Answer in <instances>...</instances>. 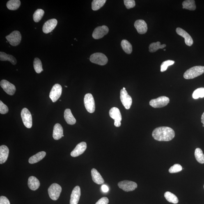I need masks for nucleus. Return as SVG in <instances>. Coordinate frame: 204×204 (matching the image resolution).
I'll use <instances>...</instances> for the list:
<instances>
[{
    "mask_svg": "<svg viewBox=\"0 0 204 204\" xmlns=\"http://www.w3.org/2000/svg\"><path fill=\"white\" fill-rule=\"evenodd\" d=\"M122 89L126 90V88H122Z\"/></svg>",
    "mask_w": 204,
    "mask_h": 204,
    "instance_id": "45",
    "label": "nucleus"
},
{
    "mask_svg": "<svg viewBox=\"0 0 204 204\" xmlns=\"http://www.w3.org/2000/svg\"><path fill=\"white\" fill-rule=\"evenodd\" d=\"M120 100L126 109L128 110L130 109L132 100V97L128 94L126 90L122 89L121 90Z\"/></svg>",
    "mask_w": 204,
    "mask_h": 204,
    "instance_id": "9",
    "label": "nucleus"
},
{
    "mask_svg": "<svg viewBox=\"0 0 204 204\" xmlns=\"http://www.w3.org/2000/svg\"><path fill=\"white\" fill-rule=\"evenodd\" d=\"M109 114L110 117L114 120V125L116 127L121 125L122 116L120 110L117 107H113L110 110Z\"/></svg>",
    "mask_w": 204,
    "mask_h": 204,
    "instance_id": "10",
    "label": "nucleus"
},
{
    "mask_svg": "<svg viewBox=\"0 0 204 204\" xmlns=\"http://www.w3.org/2000/svg\"><path fill=\"white\" fill-rule=\"evenodd\" d=\"M121 46L123 50L128 54H130L132 51V46L128 41L123 40L121 42Z\"/></svg>",
    "mask_w": 204,
    "mask_h": 204,
    "instance_id": "29",
    "label": "nucleus"
},
{
    "mask_svg": "<svg viewBox=\"0 0 204 204\" xmlns=\"http://www.w3.org/2000/svg\"><path fill=\"white\" fill-rule=\"evenodd\" d=\"M0 60L1 61H9L14 65H16L17 63V60L15 57L2 51L0 52Z\"/></svg>",
    "mask_w": 204,
    "mask_h": 204,
    "instance_id": "25",
    "label": "nucleus"
},
{
    "mask_svg": "<svg viewBox=\"0 0 204 204\" xmlns=\"http://www.w3.org/2000/svg\"><path fill=\"white\" fill-rule=\"evenodd\" d=\"M170 100L166 96H161L150 101V105L155 108L165 107L169 103Z\"/></svg>",
    "mask_w": 204,
    "mask_h": 204,
    "instance_id": "4",
    "label": "nucleus"
},
{
    "mask_svg": "<svg viewBox=\"0 0 204 204\" xmlns=\"http://www.w3.org/2000/svg\"><path fill=\"white\" fill-rule=\"evenodd\" d=\"M174 63V61L170 60H167V61L163 62L161 65V72L165 71L167 69L168 66L173 65Z\"/></svg>",
    "mask_w": 204,
    "mask_h": 204,
    "instance_id": "37",
    "label": "nucleus"
},
{
    "mask_svg": "<svg viewBox=\"0 0 204 204\" xmlns=\"http://www.w3.org/2000/svg\"><path fill=\"white\" fill-rule=\"evenodd\" d=\"M118 185L120 189L126 192L134 191L137 187V184L136 183L128 180L119 182Z\"/></svg>",
    "mask_w": 204,
    "mask_h": 204,
    "instance_id": "12",
    "label": "nucleus"
},
{
    "mask_svg": "<svg viewBox=\"0 0 204 204\" xmlns=\"http://www.w3.org/2000/svg\"><path fill=\"white\" fill-rule=\"evenodd\" d=\"M109 202L108 198L106 197H103L99 200L95 204H108Z\"/></svg>",
    "mask_w": 204,
    "mask_h": 204,
    "instance_id": "41",
    "label": "nucleus"
},
{
    "mask_svg": "<svg viewBox=\"0 0 204 204\" xmlns=\"http://www.w3.org/2000/svg\"><path fill=\"white\" fill-rule=\"evenodd\" d=\"M21 3L19 0H10L7 3V7L11 10H16L21 6Z\"/></svg>",
    "mask_w": 204,
    "mask_h": 204,
    "instance_id": "27",
    "label": "nucleus"
},
{
    "mask_svg": "<svg viewBox=\"0 0 204 204\" xmlns=\"http://www.w3.org/2000/svg\"><path fill=\"white\" fill-rule=\"evenodd\" d=\"M8 112V109L7 106L3 103L0 101V113L2 114H5Z\"/></svg>",
    "mask_w": 204,
    "mask_h": 204,
    "instance_id": "40",
    "label": "nucleus"
},
{
    "mask_svg": "<svg viewBox=\"0 0 204 204\" xmlns=\"http://www.w3.org/2000/svg\"><path fill=\"white\" fill-rule=\"evenodd\" d=\"M65 88H67V86H65Z\"/></svg>",
    "mask_w": 204,
    "mask_h": 204,
    "instance_id": "46",
    "label": "nucleus"
},
{
    "mask_svg": "<svg viewBox=\"0 0 204 204\" xmlns=\"http://www.w3.org/2000/svg\"><path fill=\"white\" fill-rule=\"evenodd\" d=\"M102 190L104 192H107L109 190V188L106 185H103L102 186Z\"/></svg>",
    "mask_w": 204,
    "mask_h": 204,
    "instance_id": "43",
    "label": "nucleus"
},
{
    "mask_svg": "<svg viewBox=\"0 0 204 204\" xmlns=\"http://www.w3.org/2000/svg\"><path fill=\"white\" fill-rule=\"evenodd\" d=\"M166 44L161 45L160 42H154L151 44L149 46V51L150 52L153 53L158 50L159 49H163L166 47Z\"/></svg>",
    "mask_w": 204,
    "mask_h": 204,
    "instance_id": "30",
    "label": "nucleus"
},
{
    "mask_svg": "<svg viewBox=\"0 0 204 204\" xmlns=\"http://www.w3.org/2000/svg\"><path fill=\"white\" fill-rule=\"evenodd\" d=\"M81 189L79 186H76L73 190L71 195L70 204H78L81 196Z\"/></svg>",
    "mask_w": 204,
    "mask_h": 204,
    "instance_id": "19",
    "label": "nucleus"
},
{
    "mask_svg": "<svg viewBox=\"0 0 204 204\" xmlns=\"http://www.w3.org/2000/svg\"><path fill=\"white\" fill-rule=\"evenodd\" d=\"M58 21L56 19H50L45 23L42 28L43 32L45 34L50 33L56 27Z\"/></svg>",
    "mask_w": 204,
    "mask_h": 204,
    "instance_id": "15",
    "label": "nucleus"
},
{
    "mask_svg": "<svg viewBox=\"0 0 204 204\" xmlns=\"http://www.w3.org/2000/svg\"><path fill=\"white\" fill-rule=\"evenodd\" d=\"M192 97L194 99L204 97V88H198L195 90L192 94Z\"/></svg>",
    "mask_w": 204,
    "mask_h": 204,
    "instance_id": "36",
    "label": "nucleus"
},
{
    "mask_svg": "<svg viewBox=\"0 0 204 204\" xmlns=\"http://www.w3.org/2000/svg\"><path fill=\"white\" fill-rule=\"evenodd\" d=\"M92 63L100 65L106 64L108 61V58L105 55L101 53H96L91 55L90 58Z\"/></svg>",
    "mask_w": 204,
    "mask_h": 204,
    "instance_id": "3",
    "label": "nucleus"
},
{
    "mask_svg": "<svg viewBox=\"0 0 204 204\" xmlns=\"http://www.w3.org/2000/svg\"><path fill=\"white\" fill-rule=\"evenodd\" d=\"M109 31V29L107 26H98L95 28L92 34V37L96 40H98L103 38L105 35L107 34Z\"/></svg>",
    "mask_w": 204,
    "mask_h": 204,
    "instance_id": "13",
    "label": "nucleus"
},
{
    "mask_svg": "<svg viewBox=\"0 0 204 204\" xmlns=\"http://www.w3.org/2000/svg\"><path fill=\"white\" fill-rule=\"evenodd\" d=\"M33 66L35 71L38 74H40L43 71L42 62L38 58H35L33 61Z\"/></svg>",
    "mask_w": 204,
    "mask_h": 204,
    "instance_id": "33",
    "label": "nucleus"
},
{
    "mask_svg": "<svg viewBox=\"0 0 204 204\" xmlns=\"http://www.w3.org/2000/svg\"><path fill=\"white\" fill-rule=\"evenodd\" d=\"M195 156L196 160L201 164L204 163V155L203 151L199 148H197L195 151Z\"/></svg>",
    "mask_w": 204,
    "mask_h": 204,
    "instance_id": "34",
    "label": "nucleus"
},
{
    "mask_svg": "<svg viewBox=\"0 0 204 204\" xmlns=\"http://www.w3.org/2000/svg\"><path fill=\"white\" fill-rule=\"evenodd\" d=\"M164 197L170 203L177 204L178 202V200L175 195L170 192H166L164 194Z\"/></svg>",
    "mask_w": 204,
    "mask_h": 204,
    "instance_id": "31",
    "label": "nucleus"
},
{
    "mask_svg": "<svg viewBox=\"0 0 204 204\" xmlns=\"http://www.w3.org/2000/svg\"><path fill=\"white\" fill-rule=\"evenodd\" d=\"M46 155L45 152L42 151L38 152L36 155H34L31 157L28 160V162L30 164H34L38 163L39 161L42 160L45 157Z\"/></svg>",
    "mask_w": 204,
    "mask_h": 204,
    "instance_id": "26",
    "label": "nucleus"
},
{
    "mask_svg": "<svg viewBox=\"0 0 204 204\" xmlns=\"http://www.w3.org/2000/svg\"><path fill=\"white\" fill-rule=\"evenodd\" d=\"M44 14V11L41 9H38L35 12L33 15V19L35 22H40Z\"/></svg>",
    "mask_w": 204,
    "mask_h": 204,
    "instance_id": "35",
    "label": "nucleus"
},
{
    "mask_svg": "<svg viewBox=\"0 0 204 204\" xmlns=\"http://www.w3.org/2000/svg\"><path fill=\"white\" fill-rule=\"evenodd\" d=\"M134 26L138 33L140 34H144L146 33L148 31V26L146 23L143 20L140 19L136 20L135 22Z\"/></svg>",
    "mask_w": 204,
    "mask_h": 204,
    "instance_id": "18",
    "label": "nucleus"
},
{
    "mask_svg": "<svg viewBox=\"0 0 204 204\" xmlns=\"http://www.w3.org/2000/svg\"><path fill=\"white\" fill-rule=\"evenodd\" d=\"M63 129L61 125L59 123H57L55 125L53 130V137L55 140H59L63 137Z\"/></svg>",
    "mask_w": 204,
    "mask_h": 204,
    "instance_id": "21",
    "label": "nucleus"
},
{
    "mask_svg": "<svg viewBox=\"0 0 204 204\" xmlns=\"http://www.w3.org/2000/svg\"><path fill=\"white\" fill-rule=\"evenodd\" d=\"M183 8L189 10H194L196 9V6L194 0H186L182 3Z\"/></svg>",
    "mask_w": 204,
    "mask_h": 204,
    "instance_id": "28",
    "label": "nucleus"
},
{
    "mask_svg": "<svg viewBox=\"0 0 204 204\" xmlns=\"http://www.w3.org/2000/svg\"><path fill=\"white\" fill-rule=\"evenodd\" d=\"M84 104L88 112L93 113L94 112L95 109V100L91 93H87L85 95Z\"/></svg>",
    "mask_w": 204,
    "mask_h": 204,
    "instance_id": "5",
    "label": "nucleus"
},
{
    "mask_svg": "<svg viewBox=\"0 0 204 204\" xmlns=\"http://www.w3.org/2000/svg\"><path fill=\"white\" fill-rule=\"evenodd\" d=\"M87 145V144L85 142H82L78 144L70 154L71 156L72 157H77L82 154L86 150Z\"/></svg>",
    "mask_w": 204,
    "mask_h": 204,
    "instance_id": "16",
    "label": "nucleus"
},
{
    "mask_svg": "<svg viewBox=\"0 0 204 204\" xmlns=\"http://www.w3.org/2000/svg\"><path fill=\"white\" fill-rule=\"evenodd\" d=\"M106 0H93L92 3V9L97 11L102 7L106 2Z\"/></svg>",
    "mask_w": 204,
    "mask_h": 204,
    "instance_id": "32",
    "label": "nucleus"
},
{
    "mask_svg": "<svg viewBox=\"0 0 204 204\" xmlns=\"http://www.w3.org/2000/svg\"><path fill=\"white\" fill-rule=\"evenodd\" d=\"M11 45L16 46L20 43L22 36L19 31H14L5 37Z\"/></svg>",
    "mask_w": 204,
    "mask_h": 204,
    "instance_id": "8",
    "label": "nucleus"
},
{
    "mask_svg": "<svg viewBox=\"0 0 204 204\" xmlns=\"http://www.w3.org/2000/svg\"><path fill=\"white\" fill-rule=\"evenodd\" d=\"M48 191L50 197L52 200H56L59 198L62 191V188L59 184L54 183L50 186Z\"/></svg>",
    "mask_w": 204,
    "mask_h": 204,
    "instance_id": "6",
    "label": "nucleus"
},
{
    "mask_svg": "<svg viewBox=\"0 0 204 204\" xmlns=\"http://www.w3.org/2000/svg\"><path fill=\"white\" fill-rule=\"evenodd\" d=\"M28 184L29 188L33 191L36 190L40 185V181L34 176H31L28 178Z\"/></svg>",
    "mask_w": 204,
    "mask_h": 204,
    "instance_id": "22",
    "label": "nucleus"
},
{
    "mask_svg": "<svg viewBox=\"0 0 204 204\" xmlns=\"http://www.w3.org/2000/svg\"></svg>",
    "mask_w": 204,
    "mask_h": 204,
    "instance_id": "49",
    "label": "nucleus"
},
{
    "mask_svg": "<svg viewBox=\"0 0 204 204\" xmlns=\"http://www.w3.org/2000/svg\"><path fill=\"white\" fill-rule=\"evenodd\" d=\"M182 167L180 164H175L170 168L168 171L170 173H175L182 171Z\"/></svg>",
    "mask_w": 204,
    "mask_h": 204,
    "instance_id": "38",
    "label": "nucleus"
},
{
    "mask_svg": "<svg viewBox=\"0 0 204 204\" xmlns=\"http://www.w3.org/2000/svg\"><path fill=\"white\" fill-rule=\"evenodd\" d=\"M0 204H10L9 200L5 196L0 197Z\"/></svg>",
    "mask_w": 204,
    "mask_h": 204,
    "instance_id": "42",
    "label": "nucleus"
},
{
    "mask_svg": "<svg viewBox=\"0 0 204 204\" xmlns=\"http://www.w3.org/2000/svg\"><path fill=\"white\" fill-rule=\"evenodd\" d=\"M204 73V66H196L192 67L184 73L183 77L186 79H192Z\"/></svg>",
    "mask_w": 204,
    "mask_h": 204,
    "instance_id": "2",
    "label": "nucleus"
},
{
    "mask_svg": "<svg viewBox=\"0 0 204 204\" xmlns=\"http://www.w3.org/2000/svg\"><path fill=\"white\" fill-rule=\"evenodd\" d=\"M9 150L5 145L0 146V164H3L6 162L8 159Z\"/></svg>",
    "mask_w": 204,
    "mask_h": 204,
    "instance_id": "20",
    "label": "nucleus"
},
{
    "mask_svg": "<svg viewBox=\"0 0 204 204\" xmlns=\"http://www.w3.org/2000/svg\"><path fill=\"white\" fill-rule=\"evenodd\" d=\"M21 116L24 126L27 128H31L32 126V118L31 113L27 108H24L22 110Z\"/></svg>",
    "mask_w": 204,
    "mask_h": 204,
    "instance_id": "7",
    "label": "nucleus"
},
{
    "mask_svg": "<svg viewBox=\"0 0 204 204\" xmlns=\"http://www.w3.org/2000/svg\"><path fill=\"white\" fill-rule=\"evenodd\" d=\"M201 121L202 123L203 124V125H204V112L203 113V114L202 115L201 118Z\"/></svg>",
    "mask_w": 204,
    "mask_h": 204,
    "instance_id": "44",
    "label": "nucleus"
},
{
    "mask_svg": "<svg viewBox=\"0 0 204 204\" xmlns=\"http://www.w3.org/2000/svg\"><path fill=\"white\" fill-rule=\"evenodd\" d=\"M176 32L179 35L181 36L184 39L186 45L191 46L193 44V40L191 36L187 32L180 28H177L176 30Z\"/></svg>",
    "mask_w": 204,
    "mask_h": 204,
    "instance_id": "17",
    "label": "nucleus"
},
{
    "mask_svg": "<svg viewBox=\"0 0 204 204\" xmlns=\"http://www.w3.org/2000/svg\"><path fill=\"white\" fill-rule=\"evenodd\" d=\"M154 139L158 141L171 140L175 136L174 131L168 127H159L154 129L152 133Z\"/></svg>",
    "mask_w": 204,
    "mask_h": 204,
    "instance_id": "1",
    "label": "nucleus"
},
{
    "mask_svg": "<svg viewBox=\"0 0 204 204\" xmlns=\"http://www.w3.org/2000/svg\"><path fill=\"white\" fill-rule=\"evenodd\" d=\"M91 175L92 180L98 184H102L104 183V180L100 173L95 168H92L91 170Z\"/></svg>",
    "mask_w": 204,
    "mask_h": 204,
    "instance_id": "23",
    "label": "nucleus"
},
{
    "mask_svg": "<svg viewBox=\"0 0 204 204\" xmlns=\"http://www.w3.org/2000/svg\"><path fill=\"white\" fill-rule=\"evenodd\" d=\"M62 88L61 85L56 84L51 88L49 97L52 102H55L59 99L62 94Z\"/></svg>",
    "mask_w": 204,
    "mask_h": 204,
    "instance_id": "11",
    "label": "nucleus"
},
{
    "mask_svg": "<svg viewBox=\"0 0 204 204\" xmlns=\"http://www.w3.org/2000/svg\"><path fill=\"white\" fill-rule=\"evenodd\" d=\"M64 117L65 121L69 125H74L76 123L75 118L72 115L71 111L70 109H67L65 110L64 113Z\"/></svg>",
    "mask_w": 204,
    "mask_h": 204,
    "instance_id": "24",
    "label": "nucleus"
},
{
    "mask_svg": "<svg viewBox=\"0 0 204 204\" xmlns=\"http://www.w3.org/2000/svg\"><path fill=\"white\" fill-rule=\"evenodd\" d=\"M63 136V137H64V135H63V136Z\"/></svg>",
    "mask_w": 204,
    "mask_h": 204,
    "instance_id": "48",
    "label": "nucleus"
},
{
    "mask_svg": "<svg viewBox=\"0 0 204 204\" xmlns=\"http://www.w3.org/2000/svg\"><path fill=\"white\" fill-rule=\"evenodd\" d=\"M124 3L128 9L134 8L135 6V1L134 0H125Z\"/></svg>",
    "mask_w": 204,
    "mask_h": 204,
    "instance_id": "39",
    "label": "nucleus"
},
{
    "mask_svg": "<svg viewBox=\"0 0 204 204\" xmlns=\"http://www.w3.org/2000/svg\"><path fill=\"white\" fill-rule=\"evenodd\" d=\"M0 85L3 90L8 95L12 96L15 94L16 88L14 84L6 80L3 79L1 81Z\"/></svg>",
    "mask_w": 204,
    "mask_h": 204,
    "instance_id": "14",
    "label": "nucleus"
},
{
    "mask_svg": "<svg viewBox=\"0 0 204 204\" xmlns=\"http://www.w3.org/2000/svg\"><path fill=\"white\" fill-rule=\"evenodd\" d=\"M203 127H204V125H203Z\"/></svg>",
    "mask_w": 204,
    "mask_h": 204,
    "instance_id": "47",
    "label": "nucleus"
}]
</instances>
